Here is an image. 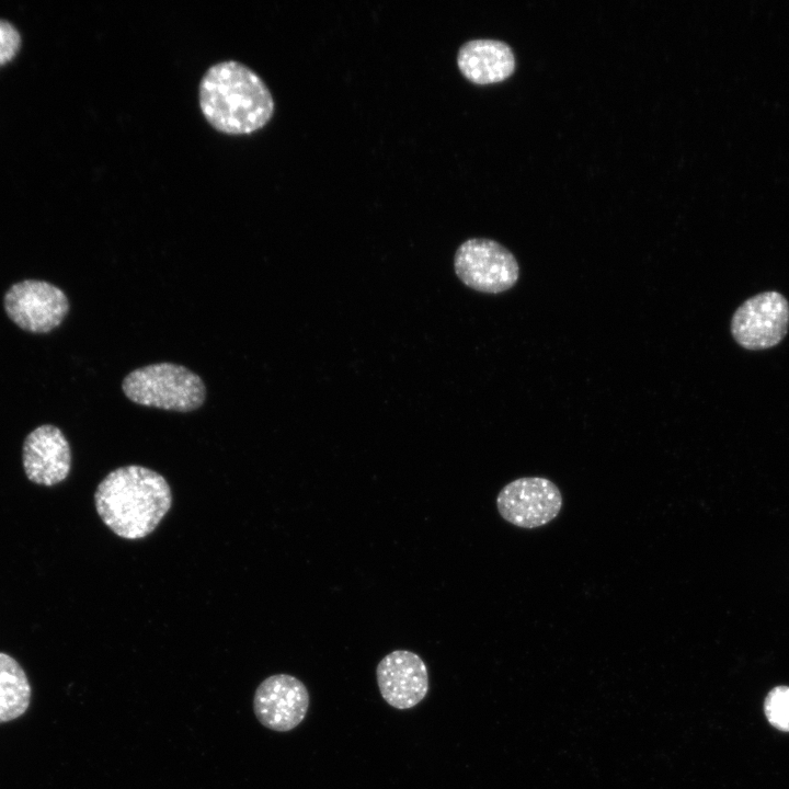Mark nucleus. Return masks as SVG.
Wrapping results in <instances>:
<instances>
[{
  "label": "nucleus",
  "mask_w": 789,
  "mask_h": 789,
  "mask_svg": "<svg viewBox=\"0 0 789 789\" xmlns=\"http://www.w3.org/2000/svg\"><path fill=\"white\" fill-rule=\"evenodd\" d=\"M789 304L777 291H765L745 300L734 312L731 332L734 340L747 350H764L777 345L787 334Z\"/></svg>",
  "instance_id": "obj_7"
},
{
  "label": "nucleus",
  "mask_w": 789,
  "mask_h": 789,
  "mask_svg": "<svg viewBox=\"0 0 789 789\" xmlns=\"http://www.w3.org/2000/svg\"><path fill=\"white\" fill-rule=\"evenodd\" d=\"M457 65L467 79L487 84L511 76L515 69V56L511 46L503 41L476 38L460 46Z\"/></svg>",
  "instance_id": "obj_11"
},
{
  "label": "nucleus",
  "mask_w": 789,
  "mask_h": 789,
  "mask_svg": "<svg viewBox=\"0 0 789 789\" xmlns=\"http://www.w3.org/2000/svg\"><path fill=\"white\" fill-rule=\"evenodd\" d=\"M309 700L308 689L301 681L289 674H274L255 689L253 710L265 728L287 732L305 719Z\"/></svg>",
  "instance_id": "obj_8"
},
{
  "label": "nucleus",
  "mask_w": 789,
  "mask_h": 789,
  "mask_svg": "<svg viewBox=\"0 0 789 789\" xmlns=\"http://www.w3.org/2000/svg\"><path fill=\"white\" fill-rule=\"evenodd\" d=\"M377 685L384 700L405 710L420 704L428 691V672L424 661L409 650H395L376 667Z\"/></svg>",
  "instance_id": "obj_9"
},
{
  "label": "nucleus",
  "mask_w": 789,
  "mask_h": 789,
  "mask_svg": "<svg viewBox=\"0 0 789 789\" xmlns=\"http://www.w3.org/2000/svg\"><path fill=\"white\" fill-rule=\"evenodd\" d=\"M21 36L15 26L0 19V66L9 61L19 50Z\"/></svg>",
  "instance_id": "obj_14"
},
{
  "label": "nucleus",
  "mask_w": 789,
  "mask_h": 789,
  "mask_svg": "<svg viewBox=\"0 0 789 789\" xmlns=\"http://www.w3.org/2000/svg\"><path fill=\"white\" fill-rule=\"evenodd\" d=\"M96 512L117 536L140 539L151 534L168 513L172 494L155 470L129 465L111 471L94 493Z\"/></svg>",
  "instance_id": "obj_2"
},
{
  "label": "nucleus",
  "mask_w": 789,
  "mask_h": 789,
  "mask_svg": "<svg viewBox=\"0 0 789 789\" xmlns=\"http://www.w3.org/2000/svg\"><path fill=\"white\" fill-rule=\"evenodd\" d=\"M454 266L466 286L485 294H500L512 288L519 276L518 263L512 252L487 238H471L461 243L455 253Z\"/></svg>",
  "instance_id": "obj_4"
},
{
  "label": "nucleus",
  "mask_w": 789,
  "mask_h": 789,
  "mask_svg": "<svg viewBox=\"0 0 789 789\" xmlns=\"http://www.w3.org/2000/svg\"><path fill=\"white\" fill-rule=\"evenodd\" d=\"M198 103L204 118L230 136L253 134L274 114V100L262 78L248 66L225 60L213 65L201 79Z\"/></svg>",
  "instance_id": "obj_1"
},
{
  "label": "nucleus",
  "mask_w": 789,
  "mask_h": 789,
  "mask_svg": "<svg viewBox=\"0 0 789 789\" xmlns=\"http://www.w3.org/2000/svg\"><path fill=\"white\" fill-rule=\"evenodd\" d=\"M3 305L8 317L32 333L57 328L69 310L68 298L60 288L37 279L13 284L4 295Z\"/></svg>",
  "instance_id": "obj_6"
},
{
  "label": "nucleus",
  "mask_w": 789,
  "mask_h": 789,
  "mask_svg": "<svg viewBox=\"0 0 789 789\" xmlns=\"http://www.w3.org/2000/svg\"><path fill=\"white\" fill-rule=\"evenodd\" d=\"M122 389L137 404L179 412L196 410L206 396L201 377L173 363L151 364L130 371Z\"/></svg>",
  "instance_id": "obj_3"
},
{
  "label": "nucleus",
  "mask_w": 789,
  "mask_h": 789,
  "mask_svg": "<svg viewBox=\"0 0 789 789\" xmlns=\"http://www.w3.org/2000/svg\"><path fill=\"white\" fill-rule=\"evenodd\" d=\"M22 462L30 481L45 487L55 485L69 474L70 445L57 426L41 425L24 439Z\"/></svg>",
  "instance_id": "obj_10"
},
{
  "label": "nucleus",
  "mask_w": 789,
  "mask_h": 789,
  "mask_svg": "<svg viewBox=\"0 0 789 789\" xmlns=\"http://www.w3.org/2000/svg\"><path fill=\"white\" fill-rule=\"evenodd\" d=\"M31 696L32 688L22 666L11 655L0 652V723L24 714Z\"/></svg>",
  "instance_id": "obj_12"
},
{
  "label": "nucleus",
  "mask_w": 789,
  "mask_h": 789,
  "mask_svg": "<svg viewBox=\"0 0 789 789\" xmlns=\"http://www.w3.org/2000/svg\"><path fill=\"white\" fill-rule=\"evenodd\" d=\"M563 505L558 485L544 477H523L505 484L496 496L501 517L519 528H537L553 521Z\"/></svg>",
  "instance_id": "obj_5"
},
{
  "label": "nucleus",
  "mask_w": 789,
  "mask_h": 789,
  "mask_svg": "<svg viewBox=\"0 0 789 789\" xmlns=\"http://www.w3.org/2000/svg\"><path fill=\"white\" fill-rule=\"evenodd\" d=\"M764 709L771 725L789 732V686L773 688L765 699Z\"/></svg>",
  "instance_id": "obj_13"
}]
</instances>
